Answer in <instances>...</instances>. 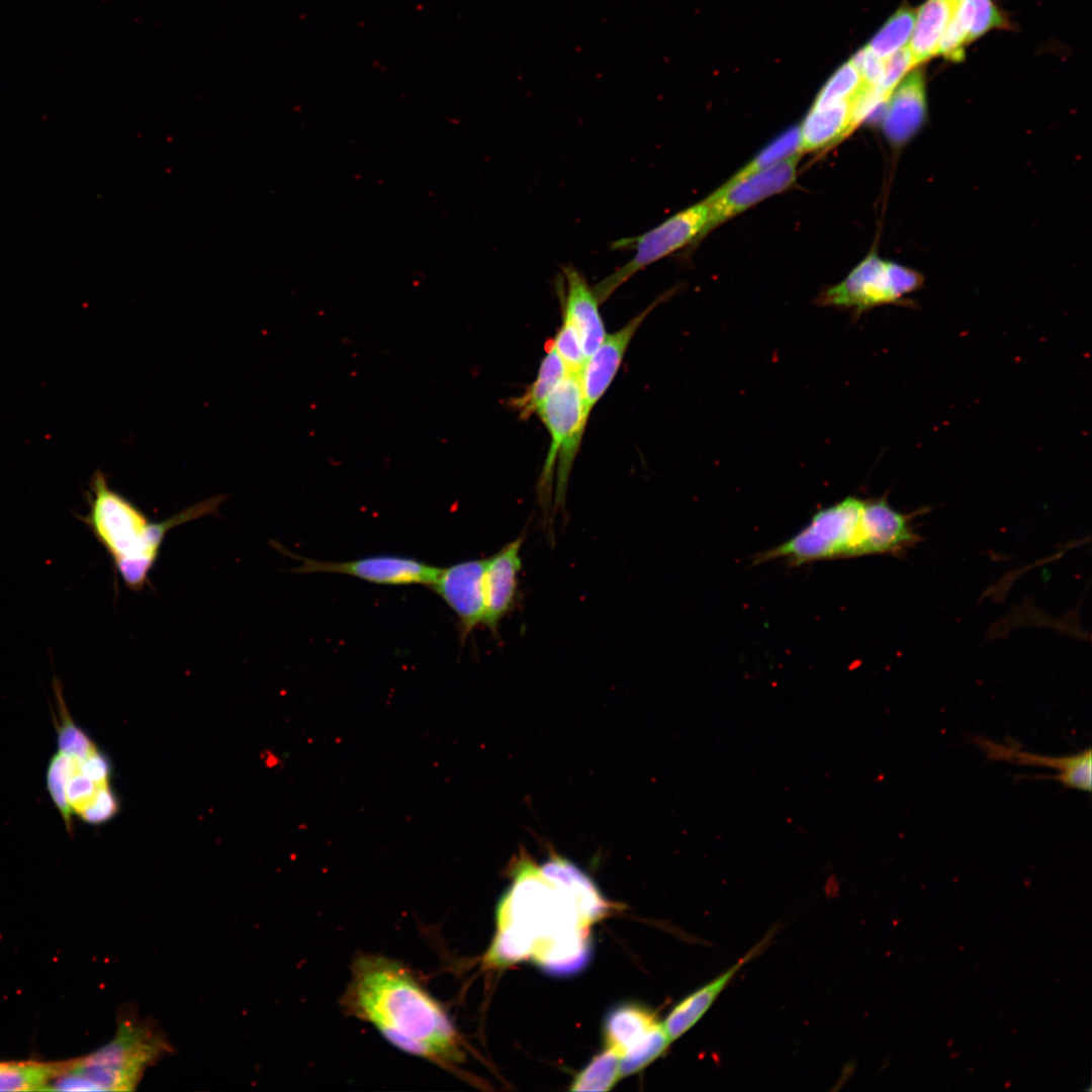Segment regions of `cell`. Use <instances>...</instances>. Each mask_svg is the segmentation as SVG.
<instances>
[{
	"instance_id": "cell-27",
	"label": "cell",
	"mask_w": 1092,
	"mask_h": 1092,
	"mask_svg": "<svg viewBox=\"0 0 1092 1092\" xmlns=\"http://www.w3.org/2000/svg\"><path fill=\"white\" fill-rule=\"evenodd\" d=\"M60 688L55 681L54 690L58 701L60 719L59 723H57L59 751L85 758L98 749L84 731L72 720Z\"/></svg>"
},
{
	"instance_id": "cell-5",
	"label": "cell",
	"mask_w": 1092,
	"mask_h": 1092,
	"mask_svg": "<svg viewBox=\"0 0 1092 1092\" xmlns=\"http://www.w3.org/2000/svg\"><path fill=\"white\" fill-rule=\"evenodd\" d=\"M866 499L847 496L818 511L796 535L755 557V563L784 558L793 565L860 556V526Z\"/></svg>"
},
{
	"instance_id": "cell-16",
	"label": "cell",
	"mask_w": 1092,
	"mask_h": 1092,
	"mask_svg": "<svg viewBox=\"0 0 1092 1092\" xmlns=\"http://www.w3.org/2000/svg\"><path fill=\"white\" fill-rule=\"evenodd\" d=\"M924 74L912 69L889 97L883 111L882 128L896 146L910 141L922 127L927 112Z\"/></svg>"
},
{
	"instance_id": "cell-7",
	"label": "cell",
	"mask_w": 1092,
	"mask_h": 1092,
	"mask_svg": "<svg viewBox=\"0 0 1092 1092\" xmlns=\"http://www.w3.org/2000/svg\"><path fill=\"white\" fill-rule=\"evenodd\" d=\"M923 284V276L908 267L885 261L872 252L840 283L817 297L820 306L852 309L860 313L882 304L899 302Z\"/></svg>"
},
{
	"instance_id": "cell-18",
	"label": "cell",
	"mask_w": 1092,
	"mask_h": 1092,
	"mask_svg": "<svg viewBox=\"0 0 1092 1092\" xmlns=\"http://www.w3.org/2000/svg\"><path fill=\"white\" fill-rule=\"evenodd\" d=\"M766 941L767 937L724 973L685 997L671 1009L662 1022L671 1042L690 1030L704 1016L739 970L761 951Z\"/></svg>"
},
{
	"instance_id": "cell-1",
	"label": "cell",
	"mask_w": 1092,
	"mask_h": 1092,
	"mask_svg": "<svg viewBox=\"0 0 1092 1092\" xmlns=\"http://www.w3.org/2000/svg\"><path fill=\"white\" fill-rule=\"evenodd\" d=\"M342 1005L402 1052L445 1067L463 1060L461 1037L446 1010L396 961L357 957Z\"/></svg>"
},
{
	"instance_id": "cell-17",
	"label": "cell",
	"mask_w": 1092,
	"mask_h": 1092,
	"mask_svg": "<svg viewBox=\"0 0 1092 1092\" xmlns=\"http://www.w3.org/2000/svg\"><path fill=\"white\" fill-rule=\"evenodd\" d=\"M564 280L563 315L578 333L587 359L606 337L600 302L583 274L571 265L562 268Z\"/></svg>"
},
{
	"instance_id": "cell-21",
	"label": "cell",
	"mask_w": 1092,
	"mask_h": 1092,
	"mask_svg": "<svg viewBox=\"0 0 1092 1092\" xmlns=\"http://www.w3.org/2000/svg\"><path fill=\"white\" fill-rule=\"evenodd\" d=\"M566 375V368L551 340L535 380L522 395L512 400V406L518 411L520 418L528 419L537 413L540 405Z\"/></svg>"
},
{
	"instance_id": "cell-15",
	"label": "cell",
	"mask_w": 1092,
	"mask_h": 1092,
	"mask_svg": "<svg viewBox=\"0 0 1092 1092\" xmlns=\"http://www.w3.org/2000/svg\"><path fill=\"white\" fill-rule=\"evenodd\" d=\"M860 529V556L899 554L920 540L913 531L910 518L882 497L866 499Z\"/></svg>"
},
{
	"instance_id": "cell-9",
	"label": "cell",
	"mask_w": 1092,
	"mask_h": 1092,
	"mask_svg": "<svg viewBox=\"0 0 1092 1092\" xmlns=\"http://www.w3.org/2000/svg\"><path fill=\"white\" fill-rule=\"evenodd\" d=\"M289 554L301 561L300 566L294 569L297 573H339L381 585L424 584L429 586L440 569L418 559L398 555H373L349 561H323Z\"/></svg>"
},
{
	"instance_id": "cell-33",
	"label": "cell",
	"mask_w": 1092,
	"mask_h": 1092,
	"mask_svg": "<svg viewBox=\"0 0 1092 1092\" xmlns=\"http://www.w3.org/2000/svg\"><path fill=\"white\" fill-rule=\"evenodd\" d=\"M117 810V801L109 789V786H107L99 791L94 802L80 815V817L87 823L100 824L113 817Z\"/></svg>"
},
{
	"instance_id": "cell-4",
	"label": "cell",
	"mask_w": 1092,
	"mask_h": 1092,
	"mask_svg": "<svg viewBox=\"0 0 1092 1092\" xmlns=\"http://www.w3.org/2000/svg\"><path fill=\"white\" fill-rule=\"evenodd\" d=\"M550 435V448L539 480V496L547 505L557 463L555 508L564 509L569 474L582 440L584 416L579 376L566 375L552 390L537 413Z\"/></svg>"
},
{
	"instance_id": "cell-12",
	"label": "cell",
	"mask_w": 1092,
	"mask_h": 1092,
	"mask_svg": "<svg viewBox=\"0 0 1092 1092\" xmlns=\"http://www.w3.org/2000/svg\"><path fill=\"white\" fill-rule=\"evenodd\" d=\"M663 297L657 298L617 332L606 335L601 345L586 359L579 374V384L587 420L594 406L614 380L635 333Z\"/></svg>"
},
{
	"instance_id": "cell-8",
	"label": "cell",
	"mask_w": 1092,
	"mask_h": 1092,
	"mask_svg": "<svg viewBox=\"0 0 1092 1092\" xmlns=\"http://www.w3.org/2000/svg\"><path fill=\"white\" fill-rule=\"evenodd\" d=\"M605 1036L607 1048L620 1059L621 1077L641 1070L671 1043L654 1013L635 1004L620 1005L609 1012Z\"/></svg>"
},
{
	"instance_id": "cell-24",
	"label": "cell",
	"mask_w": 1092,
	"mask_h": 1092,
	"mask_svg": "<svg viewBox=\"0 0 1092 1092\" xmlns=\"http://www.w3.org/2000/svg\"><path fill=\"white\" fill-rule=\"evenodd\" d=\"M916 10L902 7L897 10L876 33L868 49L877 57L885 60L909 44Z\"/></svg>"
},
{
	"instance_id": "cell-10",
	"label": "cell",
	"mask_w": 1092,
	"mask_h": 1092,
	"mask_svg": "<svg viewBox=\"0 0 1092 1092\" xmlns=\"http://www.w3.org/2000/svg\"><path fill=\"white\" fill-rule=\"evenodd\" d=\"M800 156V153H796L724 190L711 193L707 197L710 211L702 239L724 221L792 185L797 176Z\"/></svg>"
},
{
	"instance_id": "cell-13",
	"label": "cell",
	"mask_w": 1092,
	"mask_h": 1092,
	"mask_svg": "<svg viewBox=\"0 0 1092 1092\" xmlns=\"http://www.w3.org/2000/svg\"><path fill=\"white\" fill-rule=\"evenodd\" d=\"M973 741L991 760L1048 766L1057 769L1058 774L1042 778L1059 781L1061 785L1069 789L1091 792L1092 752L1090 747L1070 755L1045 756L1023 751L1018 744H1000L982 736L974 737Z\"/></svg>"
},
{
	"instance_id": "cell-23",
	"label": "cell",
	"mask_w": 1092,
	"mask_h": 1092,
	"mask_svg": "<svg viewBox=\"0 0 1092 1092\" xmlns=\"http://www.w3.org/2000/svg\"><path fill=\"white\" fill-rule=\"evenodd\" d=\"M953 17L965 28L969 43L993 29L1009 27L992 0H960Z\"/></svg>"
},
{
	"instance_id": "cell-20",
	"label": "cell",
	"mask_w": 1092,
	"mask_h": 1092,
	"mask_svg": "<svg viewBox=\"0 0 1092 1092\" xmlns=\"http://www.w3.org/2000/svg\"><path fill=\"white\" fill-rule=\"evenodd\" d=\"M960 0H926L916 10L908 44L914 67L937 55L940 38L954 14Z\"/></svg>"
},
{
	"instance_id": "cell-14",
	"label": "cell",
	"mask_w": 1092,
	"mask_h": 1092,
	"mask_svg": "<svg viewBox=\"0 0 1092 1092\" xmlns=\"http://www.w3.org/2000/svg\"><path fill=\"white\" fill-rule=\"evenodd\" d=\"M523 536L506 544L498 552L486 558L484 571V625L492 634L497 633L500 621L515 606L518 574L522 567L521 547Z\"/></svg>"
},
{
	"instance_id": "cell-28",
	"label": "cell",
	"mask_w": 1092,
	"mask_h": 1092,
	"mask_svg": "<svg viewBox=\"0 0 1092 1092\" xmlns=\"http://www.w3.org/2000/svg\"><path fill=\"white\" fill-rule=\"evenodd\" d=\"M867 87L858 70L850 63L840 67L828 80L817 95L812 107L818 108L832 103L853 100Z\"/></svg>"
},
{
	"instance_id": "cell-26",
	"label": "cell",
	"mask_w": 1092,
	"mask_h": 1092,
	"mask_svg": "<svg viewBox=\"0 0 1092 1092\" xmlns=\"http://www.w3.org/2000/svg\"><path fill=\"white\" fill-rule=\"evenodd\" d=\"M621 1078L620 1059L610 1049L596 1056L575 1077L571 1091H608Z\"/></svg>"
},
{
	"instance_id": "cell-32",
	"label": "cell",
	"mask_w": 1092,
	"mask_h": 1092,
	"mask_svg": "<svg viewBox=\"0 0 1092 1092\" xmlns=\"http://www.w3.org/2000/svg\"><path fill=\"white\" fill-rule=\"evenodd\" d=\"M850 63L858 70L867 86L880 89L885 75V61L883 59L864 48L852 57Z\"/></svg>"
},
{
	"instance_id": "cell-25",
	"label": "cell",
	"mask_w": 1092,
	"mask_h": 1092,
	"mask_svg": "<svg viewBox=\"0 0 1092 1092\" xmlns=\"http://www.w3.org/2000/svg\"><path fill=\"white\" fill-rule=\"evenodd\" d=\"M799 148L800 127L794 126L783 132L778 139L766 146L759 154L716 190H724L746 177L782 162L790 156L799 153Z\"/></svg>"
},
{
	"instance_id": "cell-19",
	"label": "cell",
	"mask_w": 1092,
	"mask_h": 1092,
	"mask_svg": "<svg viewBox=\"0 0 1092 1092\" xmlns=\"http://www.w3.org/2000/svg\"><path fill=\"white\" fill-rule=\"evenodd\" d=\"M856 99V98H855ZM845 100L812 107L800 127L799 153L812 152L845 136L856 127L854 102Z\"/></svg>"
},
{
	"instance_id": "cell-30",
	"label": "cell",
	"mask_w": 1092,
	"mask_h": 1092,
	"mask_svg": "<svg viewBox=\"0 0 1092 1092\" xmlns=\"http://www.w3.org/2000/svg\"><path fill=\"white\" fill-rule=\"evenodd\" d=\"M552 342L566 368L567 374L579 376L586 358L577 331L564 315L562 325Z\"/></svg>"
},
{
	"instance_id": "cell-6",
	"label": "cell",
	"mask_w": 1092,
	"mask_h": 1092,
	"mask_svg": "<svg viewBox=\"0 0 1092 1092\" xmlns=\"http://www.w3.org/2000/svg\"><path fill=\"white\" fill-rule=\"evenodd\" d=\"M709 211L710 202L706 198L644 234L614 242V249H633L635 252L631 260L593 287L599 302L608 300L621 285L649 265L702 240Z\"/></svg>"
},
{
	"instance_id": "cell-3",
	"label": "cell",
	"mask_w": 1092,
	"mask_h": 1092,
	"mask_svg": "<svg viewBox=\"0 0 1092 1092\" xmlns=\"http://www.w3.org/2000/svg\"><path fill=\"white\" fill-rule=\"evenodd\" d=\"M114 1036L95 1052L63 1062L61 1072L47 1090L131 1091L148 1068L172 1052L153 1020L130 1008L120 1012Z\"/></svg>"
},
{
	"instance_id": "cell-31",
	"label": "cell",
	"mask_w": 1092,
	"mask_h": 1092,
	"mask_svg": "<svg viewBox=\"0 0 1092 1092\" xmlns=\"http://www.w3.org/2000/svg\"><path fill=\"white\" fill-rule=\"evenodd\" d=\"M885 61V75L879 89L880 93L889 100L890 95L903 78L914 69L912 56L907 47L893 54Z\"/></svg>"
},
{
	"instance_id": "cell-22",
	"label": "cell",
	"mask_w": 1092,
	"mask_h": 1092,
	"mask_svg": "<svg viewBox=\"0 0 1092 1092\" xmlns=\"http://www.w3.org/2000/svg\"><path fill=\"white\" fill-rule=\"evenodd\" d=\"M62 1062H0V1091L47 1090L61 1072Z\"/></svg>"
},
{
	"instance_id": "cell-29",
	"label": "cell",
	"mask_w": 1092,
	"mask_h": 1092,
	"mask_svg": "<svg viewBox=\"0 0 1092 1092\" xmlns=\"http://www.w3.org/2000/svg\"><path fill=\"white\" fill-rule=\"evenodd\" d=\"M66 753L59 751L52 757L48 771L47 785L53 802L60 811L69 832L72 830V811L70 809L66 785L68 780V761Z\"/></svg>"
},
{
	"instance_id": "cell-2",
	"label": "cell",
	"mask_w": 1092,
	"mask_h": 1092,
	"mask_svg": "<svg viewBox=\"0 0 1092 1092\" xmlns=\"http://www.w3.org/2000/svg\"><path fill=\"white\" fill-rule=\"evenodd\" d=\"M225 495L219 494L155 522L131 500L109 486L106 476L96 471L90 481L88 512L81 517L97 542L106 550L124 585L141 592L149 582L164 540L173 528L215 515Z\"/></svg>"
},
{
	"instance_id": "cell-11",
	"label": "cell",
	"mask_w": 1092,
	"mask_h": 1092,
	"mask_svg": "<svg viewBox=\"0 0 1092 1092\" xmlns=\"http://www.w3.org/2000/svg\"><path fill=\"white\" fill-rule=\"evenodd\" d=\"M486 559H471L440 568L428 586L458 618L460 639L467 636L484 618V571Z\"/></svg>"
}]
</instances>
